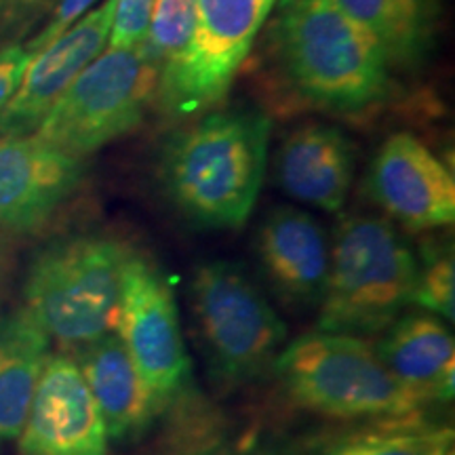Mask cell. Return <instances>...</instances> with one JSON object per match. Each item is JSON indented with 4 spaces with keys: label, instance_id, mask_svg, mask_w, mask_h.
<instances>
[{
    "label": "cell",
    "instance_id": "cell-7",
    "mask_svg": "<svg viewBox=\"0 0 455 455\" xmlns=\"http://www.w3.org/2000/svg\"><path fill=\"white\" fill-rule=\"evenodd\" d=\"M156 89L158 70L140 49H106L55 101L34 135L84 158L138 127Z\"/></svg>",
    "mask_w": 455,
    "mask_h": 455
},
{
    "label": "cell",
    "instance_id": "cell-6",
    "mask_svg": "<svg viewBox=\"0 0 455 455\" xmlns=\"http://www.w3.org/2000/svg\"><path fill=\"white\" fill-rule=\"evenodd\" d=\"M190 304L218 382L243 386L272 371L287 341V327L236 264H203L192 276Z\"/></svg>",
    "mask_w": 455,
    "mask_h": 455
},
{
    "label": "cell",
    "instance_id": "cell-5",
    "mask_svg": "<svg viewBox=\"0 0 455 455\" xmlns=\"http://www.w3.org/2000/svg\"><path fill=\"white\" fill-rule=\"evenodd\" d=\"M133 251L116 238L76 236L43 249L28 272L24 308L66 346L116 329L124 270Z\"/></svg>",
    "mask_w": 455,
    "mask_h": 455
},
{
    "label": "cell",
    "instance_id": "cell-3",
    "mask_svg": "<svg viewBox=\"0 0 455 455\" xmlns=\"http://www.w3.org/2000/svg\"><path fill=\"white\" fill-rule=\"evenodd\" d=\"M418 258L388 220L350 215L331 238L318 331L371 335L386 331L411 304Z\"/></svg>",
    "mask_w": 455,
    "mask_h": 455
},
{
    "label": "cell",
    "instance_id": "cell-9",
    "mask_svg": "<svg viewBox=\"0 0 455 455\" xmlns=\"http://www.w3.org/2000/svg\"><path fill=\"white\" fill-rule=\"evenodd\" d=\"M144 379L156 411L175 405L190 379V356L171 284L152 261L131 255L124 270L116 329Z\"/></svg>",
    "mask_w": 455,
    "mask_h": 455
},
{
    "label": "cell",
    "instance_id": "cell-1",
    "mask_svg": "<svg viewBox=\"0 0 455 455\" xmlns=\"http://www.w3.org/2000/svg\"><path fill=\"white\" fill-rule=\"evenodd\" d=\"M270 41L283 76L310 106L356 114L390 95L388 61L331 0H281Z\"/></svg>",
    "mask_w": 455,
    "mask_h": 455
},
{
    "label": "cell",
    "instance_id": "cell-14",
    "mask_svg": "<svg viewBox=\"0 0 455 455\" xmlns=\"http://www.w3.org/2000/svg\"><path fill=\"white\" fill-rule=\"evenodd\" d=\"M258 253L266 276L287 304H321L331 238L310 213L295 207L272 209L259 228Z\"/></svg>",
    "mask_w": 455,
    "mask_h": 455
},
{
    "label": "cell",
    "instance_id": "cell-26",
    "mask_svg": "<svg viewBox=\"0 0 455 455\" xmlns=\"http://www.w3.org/2000/svg\"><path fill=\"white\" fill-rule=\"evenodd\" d=\"M184 455H266V453L243 451V449H232V447H204V449H196V451L184 453Z\"/></svg>",
    "mask_w": 455,
    "mask_h": 455
},
{
    "label": "cell",
    "instance_id": "cell-17",
    "mask_svg": "<svg viewBox=\"0 0 455 455\" xmlns=\"http://www.w3.org/2000/svg\"><path fill=\"white\" fill-rule=\"evenodd\" d=\"M384 365L426 405L449 403L455 392L453 335L430 312L396 318L375 346Z\"/></svg>",
    "mask_w": 455,
    "mask_h": 455
},
{
    "label": "cell",
    "instance_id": "cell-25",
    "mask_svg": "<svg viewBox=\"0 0 455 455\" xmlns=\"http://www.w3.org/2000/svg\"><path fill=\"white\" fill-rule=\"evenodd\" d=\"M30 61L32 55L28 53L24 44H9L0 49V112L13 98Z\"/></svg>",
    "mask_w": 455,
    "mask_h": 455
},
{
    "label": "cell",
    "instance_id": "cell-8",
    "mask_svg": "<svg viewBox=\"0 0 455 455\" xmlns=\"http://www.w3.org/2000/svg\"><path fill=\"white\" fill-rule=\"evenodd\" d=\"M276 0H196L190 43L158 74L156 95L178 116L218 104Z\"/></svg>",
    "mask_w": 455,
    "mask_h": 455
},
{
    "label": "cell",
    "instance_id": "cell-15",
    "mask_svg": "<svg viewBox=\"0 0 455 455\" xmlns=\"http://www.w3.org/2000/svg\"><path fill=\"white\" fill-rule=\"evenodd\" d=\"M355 178V146L339 129L306 124L283 141L276 181L287 196L335 213L348 198Z\"/></svg>",
    "mask_w": 455,
    "mask_h": 455
},
{
    "label": "cell",
    "instance_id": "cell-18",
    "mask_svg": "<svg viewBox=\"0 0 455 455\" xmlns=\"http://www.w3.org/2000/svg\"><path fill=\"white\" fill-rule=\"evenodd\" d=\"M51 338L26 308L0 316V441H15L26 424Z\"/></svg>",
    "mask_w": 455,
    "mask_h": 455
},
{
    "label": "cell",
    "instance_id": "cell-2",
    "mask_svg": "<svg viewBox=\"0 0 455 455\" xmlns=\"http://www.w3.org/2000/svg\"><path fill=\"white\" fill-rule=\"evenodd\" d=\"M268 144L270 118L266 114H209L164 148V192L195 224L241 228L261 190Z\"/></svg>",
    "mask_w": 455,
    "mask_h": 455
},
{
    "label": "cell",
    "instance_id": "cell-24",
    "mask_svg": "<svg viewBox=\"0 0 455 455\" xmlns=\"http://www.w3.org/2000/svg\"><path fill=\"white\" fill-rule=\"evenodd\" d=\"M98 0H60L53 13H51V20L43 26V30L28 41L24 47L32 57L41 53L44 47H49L55 38H60L68 28H72L84 13H89L93 9V4Z\"/></svg>",
    "mask_w": 455,
    "mask_h": 455
},
{
    "label": "cell",
    "instance_id": "cell-11",
    "mask_svg": "<svg viewBox=\"0 0 455 455\" xmlns=\"http://www.w3.org/2000/svg\"><path fill=\"white\" fill-rule=\"evenodd\" d=\"M21 455H108L98 403L70 356H49L20 432Z\"/></svg>",
    "mask_w": 455,
    "mask_h": 455
},
{
    "label": "cell",
    "instance_id": "cell-22",
    "mask_svg": "<svg viewBox=\"0 0 455 455\" xmlns=\"http://www.w3.org/2000/svg\"><path fill=\"white\" fill-rule=\"evenodd\" d=\"M411 304L435 316L455 318V266L451 249L428 247L418 261V283Z\"/></svg>",
    "mask_w": 455,
    "mask_h": 455
},
{
    "label": "cell",
    "instance_id": "cell-23",
    "mask_svg": "<svg viewBox=\"0 0 455 455\" xmlns=\"http://www.w3.org/2000/svg\"><path fill=\"white\" fill-rule=\"evenodd\" d=\"M156 0H116L108 49H138L146 38Z\"/></svg>",
    "mask_w": 455,
    "mask_h": 455
},
{
    "label": "cell",
    "instance_id": "cell-19",
    "mask_svg": "<svg viewBox=\"0 0 455 455\" xmlns=\"http://www.w3.org/2000/svg\"><path fill=\"white\" fill-rule=\"evenodd\" d=\"M378 44L390 68L419 66L436 32V0H331Z\"/></svg>",
    "mask_w": 455,
    "mask_h": 455
},
{
    "label": "cell",
    "instance_id": "cell-20",
    "mask_svg": "<svg viewBox=\"0 0 455 455\" xmlns=\"http://www.w3.org/2000/svg\"><path fill=\"white\" fill-rule=\"evenodd\" d=\"M316 455H455V436L447 426L424 422L422 415H409L341 432Z\"/></svg>",
    "mask_w": 455,
    "mask_h": 455
},
{
    "label": "cell",
    "instance_id": "cell-21",
    "mask_svg": "<svg viewBox=\"0 0 455 455\" xmlns=\"http://www.w3.org/2000/svg\"><path fill=\"white\" fill-rule=\"evenodd\" d=\"M196 24V0H156L140 51L161 74L190 43Z\"/></svg>",
    "mask_w": 455,
    "mask_h": 455
},
{
    "label": "cell",
    "instance_id": "cell-16",
    "mask_svg": "<svg viewBox=\"0 0 455 455\" xmlns=\"http://www.w3.org/2000/svg\"><path fill=\"white\" fill-rule=\"evenodd\" d=\"M84 382L104 418L108 439H140L158 415L155 401L116 331L81 346L76 358Z\"/></svg>",
    "mask_w": 455,
    "mask_h": 455
},
{
    "label": "cell",
    "instance_id": "cell-4",
    "mask_svg": "<svg viewBox=\"0 0 455 455\" xmlns=\"http://www.w3.org/2000/svg\"><path fill=\"white\" fill-rule=\"evenodd\" d=\"M272 371L295 405L338 419H396L426 403L392 375L371 341L315 331L278 352Z\"/></svg>",
    "mask_w": 455,
    "mask_h": 455
},
{
    "label": "cell",
    "instance_id": "cell-13",
    "mask_svg": "<svg viewBox=\"0 0 455 455\" xmlns=\"http://www.w3.org/2000/svg\"><path fill=\"white\" fill-rule=\"evenodd\" d=\"M83 175V158L36 135H0V230L43 224L70 198Z\"/></svg>",
    "mask_w": 455,
    "mask_h": 455
},
{
    "label": "cell",
    "instance_id": "cell-12",
    "mask_svg": "<svg viewBox=\"0 0 455 455\" xmlns=\"http://www.w3.org/2000/svg\"><path fill=\"white\" fill-rule=\"evenodd\" d=\"M114 7L116 0H104L32 57L20 87L0 112V135H32L38 129L78 74L106 51Z\"/></svg>",
    "mask_w": 455,
    "mask_h": 455
},
{
    "label": "cell",
    "instance_id": "cell-10",
    "mask_svg": "<svg viewBox=\"0 0 455 455\" xmlns=\"http://www.w3.org/2000/svg\"><path fill=\"white\" fill-rule=\"evenodd\" d=\"M367 192L409 232L436 230L455 220V181L422 141L409 133L388 138L375 155Z\"/></svg>",
    "mask_w": 455,
    "mask_h": 455
}]
</instances>
